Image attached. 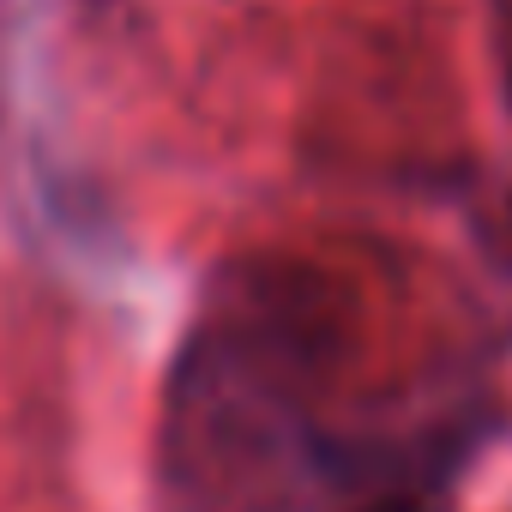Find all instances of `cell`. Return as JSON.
<instances>
[{
  "mask_svg": "<svg viewBox=\"0 0 512 512\" xmlns=\"http://www.w3.org/2000/svg\"><path fill=\"white\" fill-rule=\"evenodd\" d=\"M320 464L296 356L266 326H211L169 386L163 494L175 512H296Z\"/></svg>",
  "mask_w": 512,
  "mask_h": 512,
  "instance_id": "cell-1",
  "label": "cell"
},
{
  "mask_svg": "<svg viewBox=\"0 0 512 512\" xmlns=\"http://www.w3.org/2000/svg\"><path fill=\"white\" fill-rule=\"evenodd\" d=\"M428 500H434V476H428V482H398L392 494L368 500L362 512H428Z\"/></svg>",
  "mask_w": 512,
  "mask_h": 512,
  "instance_id": "cell-2",
  "label": "cell"
}]
</instances>
